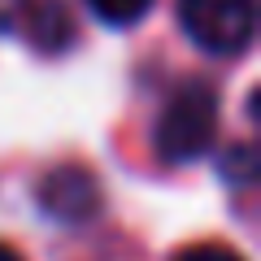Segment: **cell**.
<instances>
[{
  "instance_id": "9c48e42d",
  "label": "cell",
  "mask_w": 261,
  "mask_h": 261,
  "mask_svg": "<svg viewBox=\"0 0 261 261\" xmlns=\"http://www.w3.org/2000/svg\"><path fill=\"white\" fill-rule=\"evenodd\" d=\"M0 261H22V257H18V252L9 248V244H0Z\"/></svg>"
},
{
  "instance_id": "7a4b0ae2",
  "label": "cell",
  "mask_w": 261,
  "mask_h": 261,
  "mask_svg": "<svg viewBox=\"0 0 261 261\" xmlns=\"http://www.w3.org/2000/svg\"><path fill=\"white\" fill-rule=\"evenodd\" d=\"M178 27L196 48L235 57L252 44L257 0H178Z\"/></svg>"
},
{
  "instance_id": "6da1fadb",
  "label": "cell",
  "mask_w": 261,
  "mask_h": 261,
  "mask_svg": "<svg viewBox=\"0 0 261 261\" xmlns=\"http://www.w3.org/2000/svg\"><path fill=\"white\" fill-rule=\"evenodd\" d=\"M218 135V96L209 83L192 79L183 83L157 113V126H152V144H157L161 161L170 166H183V161L205 157L209 144Z\"/></svg>"
},
{
  "instance_id": "ba28073f",
  "label": "cell",
  "mask_w": 261,
  "mask_h": 261,
  "mask_svg": "<svg viewBox=\"0 0 261 261\" xmlns=\"http://www.w3.org/2000/svg\"><path fill=\"white\" fill-rule=\"evenodd\" d=\"M27 0H0V31H13L18 27V13Z\"/></svg>"
},
{
  "instance_id": "3957f363",
  "label": "cell",
  "mask_w": 261,
  "mask_h": 261,
  "mask_svg": "<svg viewBox=\"0 0 261 261\" xmlns=\"http://www.w3.org/2000/svg\"><path fill=\"white\" fill-rule=\"evenodd\" d=\"M35 200L48 218H57L65 226H79V222H92L100 214V183L83 166H57L39 178Z\"/></svg>"
},
{
  "instance_id": "8992f818",
  "label": "cell",
  "mask_w": 261,
  "mask_h": 261,
  "mask_svg": "<svg viewBox=\"0 0 261 261\" xmlns=\"http://www.w3.org/2000/svg\"><path fill=\"white\" fill-rule=\"evenodd\" d=\"M87 9H92L105 27H135V22L152 9V0H87Z\"/></svg>"
},
{
  "instance_id": "52a82bcc",
  "label": "cell",
  "mask_w": 261,
  "mask_h": 261,
  "mask_svg": "<svg viewBox=\"0 0 261 261\" xmlns=\"http://www.w3.org/2000/svg\"><path fill=\"white\" fill-rule=\"evenodd\" d=\"M174 261H244L235 248H222V244H192V248H183Z\"/></svg>"
},
{
  "instance_id": "5b68a950",
  "label": "cell",
  "mask_w": 261,
  "mask_h": 261,
  "mask_svg": "<svg viewBox=\"0 0 261 261\" xmlns=\"http://www.w3.org/2000/svg\"><path fill=\"white\" fill-rule=\"evenodd\" d=\"M218 170H222V178H226L231 187H240V192H244V187H252V183H257V148H252L248 140H244V144H231Z\"/></svg>"
},
{
  "instance_id": "277c9868",
  "label": "cell",
  "mask_w": 261,
  "mask_h": 261,
  "mask_svg": "<svg viewBox=\"0 0 261 261\" xmlns=\"http://www.w3.org/2000/svg\"><path fill=\"white\" fill-rule=\"evenodd\" d=\"M18 27L39 53H65L74 44V18L65 0H27L18 13Z\"/></svg>"
}]
</instances>
